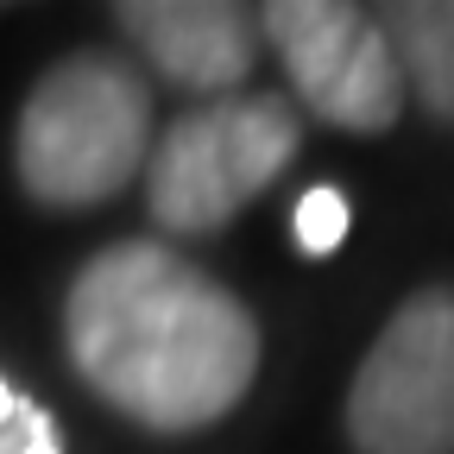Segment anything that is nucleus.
<instances>
[{
    "label": "nucleus",
    "instance_id": "f03ea898",
    "mask_svg": "<svg viewBox=\"0 0 454 454\" xmlns=\"http://www.w3.org/2000/svg\"><path fill=\"white\" fill-rule=\"evenodd\" d=\"M152 158V89L114 51H70L32 82L13 164L32 202L95 208L121 196Z\"/></svg>",
    "mask_w": 454,
    "mask_h": 454
},
{
    "label": "nucleus",
    "instance_id": "7ed1b4c3",
    "mask_svg": "<svg viewBox=\"0 0 454 454\" xmlns=\"http://www.w3.org/2000/svg\"><path fill=\"white\" fill-rule=\"evenodd\" d=\"M303 127L284 95H221L170 121L145 158V208L170 234H221L291 170Z\"/></svg>",
    "mask_w": 454,
    "mask_h": 454
},
{
    "label": "nucleus",
    "instance_id": "1a4fd4ad",
    "mask_svg": "<svg viewBox=\"0 0 454 454\" xmlns=\"http://www.w3.org/2000/svg\"><path fill=\"white\" fill-rule=\"evenodd\" d=\"M348 227H354V202L340 196L334 184H316V190H303V196H297L291 234H297V247H303V253L328 259L340 240H348Z\"/></svg>",
    "mask_w": 454,
    "mask_h": 454
},
{
    "label": "nucleus",
    "instance_id": "39448f33",
    "mask_svg": "<svg viewBox=\"0 0 454 454\" xmlns=\"http://www.w3.org/2000/svg\"><path fill=\"white\" fill-rule=\"evenodd\" d=\"M253 20L316 121L340 133H385L404 114V70L379 13L348 0H271Z\"/></svg>",
    "mask_w": 454,
    "mask_h": 454
},
{
    "label": "nucleus",
    "instance_id": "423d86ee",
    "mask_svg": "<svg viewBox=\"0 0 454 454\" xmlns=\"http://www.w3.org/2000/svg\"><path fill=\"white\" fill-rule=\"evenodd\" d=\"M114 26L158 76L202 95H234L259 57V20L234 0H121Z\"/></svg>",
    "mask_w": 454,
    "mask_h": 454
},
{
    "label": "nucleus",
    "instance_id": "6e6552de",
    "mask_svg": "<svg viewBox=\"0 0 454 454\" xmlns=\"http://www.w3.org/2000/svg\"><path fill=\"white\" fill-rule=\"evenodd\" d=\"M0 454H64V429L38 404L32 391H20L0 372Z\"/></svg>",
    "mask_w": 454,
    "mask_h": 454
},
{
    "label": "nucleus",
    "instance_id": "20e7f679",
    "mask_svg": "<svg viewBox=\"0 0 454 454\" xmlns=\"http://www.w3.org/2000/svg\"><path fill=\"white\" fill-rule=\"evenodd\" d=\"M354 454H454V284L391 309L348 385Z\"/></svg>",
    "mask_w": 454,
    "mask_h": 454
},
{
    "label": "nucleus",
    "instance_id": "f257e3e1",
    "mask_svg": "<svg viewBox=\"0 0 454 454\" xmlns=\"http://www.w3.org/2000/svg\"><path fill=\"white\" fill-rule=\"evenodd\" d=\"M64 348L107 411L158 435H190L240 411L265 340L253 309L184 253L114 240L70 278Z\"/></svg>",
    "mask_w": 454,
    "mask_h": 454
},
{
    "label": "nucleus",
    "instance_id": "0eeeda50",
    "mask_svg": "<svg viewBox=\"0 0 454 454\" xmlns=\"http://www.w3.org/2000/svg\"><path fill=\"white\" fill-rule=\"evenodd\" d=\"M397 51V70L417 89V101L454 127V0H397L379 13Z\"/></svg>",
    "mask_w": 454,
    "mask_h": 454
}]
</instances>
